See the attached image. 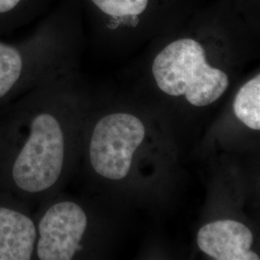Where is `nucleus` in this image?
<instances>
[{
	"instance_id": "1",
	"label": "nucleus",
	"mask_w": 260,
	"mask_h": 260,
	"mask_svg": "<svg viewBox=\"0 0 260 260\" xmlns=\"http://www.w3.org/2000/svg\"><path fill=\"white\" fill-rule=\"evenodd\" d=\"M23 110V109H22ZM0 146V174L6 188L21 199L46 193L63 173L66 142L62 123L47 111L25 114L10 124Z\"/></svg>"
},
{
	"instance_id": "2",
	"label": "nucleus",
	"mask_w": 260,
	"mask_h": 260,
	"mask_svg": "<svg viewBox=\"0 0 260 260\" xmlns=\"http://www.w3.org/2000/svg\"><path fill=\"white\" fill-rule=\"evenodd\" d=\"M152 75L163 93L184 96L197 107L217 102L230 85L228 75L209 65L204 47L190 38L164 47L153 60Z\"/></svg>"
},
{
	"instance_id": "3",
	"label": "nucleus",
	"mask_w": 260,
	"mask_h": 260,
	"mask_svg": "<svg viewBox=\"0 0 260 260\" xmlns=\"http://www.w3.org/2000/svg\"><path fill=\"white\" fill-rule=\"evenodd\" d=\"M145 136L144 123L131 114L115 113L102 118L94 125L89 146L93 171L107 179H123Z\"/></svg>"
},
{
	"instance_id": "4",
	"label": "nucleus",
	"mask_w": 260,
	"mask_h": 260,
	"mask_svg": "<svg viewBox=\"0 0 260 260\" xmlns=\"http://www.w3.org/2000/svg\"><path fill=\"white\" fill-rule=\"evenodd\" d=\"M87 225V215L76 203L63 201L49 206L37 224L38 258L73 259L83 249L81 241Z\"/></svg>"
},
{
	"instance_id": "5",
	"label": "nucleus",
	"mask_w": 260,
	"mask_h": 260,
	"mask_svg": "<svg viewBox=\"0 0 260 260\" xmlns=\"http://www.w3.org/2000/svg\"><path fill=\"white\" fill-rule=\"evenodd\" d=\"M253 235L244 223L234 220H218L206 223L198 233L200 250L217 260H258L251 251Z\"/></svg>"
},
{
	"instance_id": "6",
	"label": "nucleus",
	"mask_w": 260,
	"mask_h": 260,
	"mask_svg": "<svg viewBox=\"0 0 260 260\" xmlns=\"http://www.w3.org/2000/svg\"><path fill=\"white\" fill-rule=\"evenodd\" d=\"M37 238V224L25 210L0 202V260L32 259Z\"/></svg>"
},
{
	"instance_id": "7",
	"label": "nucleus",
	"mask_w": 260,
	"mask_h": 260,
	"mask_svg": "<svg viewBox=\"0 0 260 260\" xmlns=\"http://www.w3.org/2000/svg\"><path fill=\"white\" fill-rule=\"evenodd\" d=\"M233 110L238 120L253 130L260 129V75L244 84L234 99Z\"/></svg>"
},
{
	"instance_id": "8",
	"label": "nucleus",
	"mask_w": 260,
	"mask_h": 260,
	"mask_svg": "<svg viewBox=\"0 0 260 260\" xmlns=\"http://www.w3.org/2000/svg\"><path fill=\"white\" fill-rule=\"evenodd\" d=\"M24 68V57L19 49L0 42V101L18 85Z\"/></svg>"
},
{
	"instance_id": "9",
	"label": "nucleus",
	"mask_w": 260,
	"mask_h": 260,
	"mask_svg": "<svg viewBox=\"0 0 260 260\" xmlns=\"http://www.w3.org/2000/svg\"><path fill=\"white\" fill-rule=\"evenodd\" d=\"M93 5L113 19H134L145 13L149 0H91Z\"/></svg>"
},
{
	"instance_id": "10",
	"label": "nucleus",
	"mask_w": 260,
	"mask_h": 260,
	"mask_svg": "<svg viewBox=\"0 0 260 260\" xmlns=\"http://www.w3.org/2000/svg\"><path fill=\"white\" fill-rule=\"evenodd\" d=\"M21 0H0V14L8 13L18 7Z\"/></svg>"
}]
</instances>
